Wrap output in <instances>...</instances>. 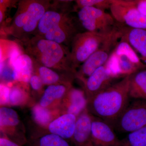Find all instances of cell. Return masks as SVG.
Wrapping results in <instances>:
<instances>
[{"label":"cell","instance_id":"cell-6","mask_svg":"<svg viewBox=\"0 0 146 146\" xmlns=\"http://www.w3.org/2000/svg\"><path fill=\"white\" fill-rule=\"evenodd\" d=\"M21 5L13 23L14 29L25 34L31 33L37 29L42 16L48 10L47 2L31 1Z\"/></svg>","mask_w":146,"mask_h":146},{"label":"cell","instance_id":"cell-17","mask_svg":"<svg viewBox=\"0 0 146 146\" xmlns=\"http://www.w3.org/2000/svg\"><path fill=\"white\" fill-rule=\"evenodd\" d=\"M77 117L72 114H63L56 118L48 126L49 133L55 134L65 140L72 141Z\"/></svg>","mask_w":146,"mask_h":146},{"label":"cell","instance_id":"cell-13","mask_svg":"<svg viewBox=\"0 0 146 146\" xmlns=\"http://www.w3.org/2000/svg\"><path fill=\"white\" fill-rule=\"evenodd\" d=\"M87 100L83 90L73 86L63 98L59 108L62 114H72L78 117L87 108Z\"/></svg>","mask_w":146,"mask_h":146},{"label":"cell","instance_id":"cell-4","mask_svg":"<svg viewBox=\"0 0 146 146\" xmlns=\"http://www.w3.org/2000/svg\"><path fill=\"white\" fill-rule=\"evenodd\" d=\"M108 62L119 78H123L140 70L146 69V65L142 62L133 48L121 38Z\"/></svg>","mask_w":146,"mask_h":146},{"label":"cell","instance_id":"cell-31","mask_svg":"<svg viewBox=\"0 0 146 146\" xmlns=\"http://www.w3.org/2000/svg\"><path fill=\"white\" fill-rule=\"evenodd\" d=\"M0 146H21L11 141L6 136H3L0 138Z\"/></svg>","mask_w":146,"mask_h":146},{"label":"cell","instance_id":"cell-11","mask_svg":"<svg viewBox=\"0 0 146 146\" xmlns=\"http://www.w3.org/2000/svg\"><path fill=\"white\" fill-rule=\"evenodd\" d=\"M117 79L109 70L106 63L97 69L83 82L87 102L112 84Z\"/></svg>","mask_w":146,"mask_h":146},{"label":"cell","instance_id":"cell-19","mask_svg":"<svg viewBox=\"0 0 146 146\" xmlns=\"http://www.w3.org/2000/svg\"><path fill=\"white\" fill-rule=\"evenodd\" d=\"M33 60L27 53H23L16 60L13 66L14 81L28 83L33 74Z\"/></svg>","mask_w":146,"mask_h":146},{"label":"cell","instance_id":"cell-26","mask_svg":"<svg viewBox=\"0 0 146 146\" xmlns=\"http://www.w3.org/2000/svg\"><path fill=\"white\" fill-rule=\"evenodd\" d=\"M121 140L120 146H146V125Z\"/></svg>","mask_w":146,"mask_h":146},{"label":"cell","instance_id":"cell-9","mask_svg":"<svg viewBox=\"0 0 146 146\" xmlns=\"http://www.w3.org/2000/svg\"><path fill=\"white\" fill-rule=\"evenodd\" d=\"M78 16L82 27L87 31L109 32L116 24L111 14L95 7H86L80 9Z\"/></svg>","mask_w":146,"mask_h":146},{"label":"cell","instance_id":"cell-16","mask_svg":"<svg viewBox=\"0 0 146 146\" xmlns=\"http://www.w3.org/2000/svg\"><path fill=\"white\" fill-rule=\"evenodd\" d=\"M79 33L74 18H72L50 30L42 37L60 44L68 45L71 44L74 36Z\"/></svg>","mask_w":146,"mask_h":146},{"label":"cell","instance_id":"cell-20","mask_svg":"<svg viewBox=\"0 0 146 146\" xmlns=\"http://www.w3.org/2000/svg\"><path fill=\"white\" fill-rule=\"evenodd\" d=\"M71 18L68 13L47 10L42 16L37 27L39 36H44L50 30L65 23Z\"/></svg>","mask_w":146,"mask_h":146},{"label":"cell","instance_id":"cell-22","mask_svg":"<svg viewBox=\"0 0 146 146\" xmlns=\"http://www.w3.org/2000/svg\"><path fill=\"white\" fill-rule=\"evenodd\" d=\"M32 117L37 125L47 127L56 118L62 115L60 108H49L35 105L31 110Z\"/></svg>","mask_w":146,"mask_h":146},{"label":"cell","instance_id":"cell-24","mask_svg":"<svg viewBox=\"0 0 146 146\" xmlns=\"http://www.w3.org/2000/svg\"><path fill=\"white\" fill-rule=\"evenodd\" d=\"M26 145L27 146H70L67 140L50 133L31 138Z\"/></svg>","mask_w":146,"mask_h":146},{"label":"cell","instance_id":"cell-5","mask_svg":"<svg viewBox=\"0 0 146 146\" xmlns=\"http://www.w3.org/2000/svg\"><path fill=\"white\" fill-rule=\"evenodd\" d=\"M121 35L118 24L116 23L107 39L79 68L76 74V78L83 83L97 69L107 63L118 44Z\"/></svg>","mask_w":146,"mask_h":146},{"label":"cell","instance_id":"cell-29","mask_svg":"<svg viewBox=\"0 0 146 146\" xmlns=\"http://www.w3.org/2000/svg\"><path fill=\"white\" fill-rule=\"evenodd\" d=\"M29 83L33 90L36 92H39L42 89L44 85L41 78L38 74H33L30 79Z\"/></svg>","mask_w":146,"mask_h":146},{"label":"cell","instance_id":"cell-27","mask_svg":"<svg viewBox=\"0 0 146 146\" xmlns=\"http://www.w3.org/2000/svg\"><path fill=\"white\" fill-rule=\"evenodd\" d=\"M112 0H78L76 1V9H80L86 7H95L105 11L110 9Z\"/></svg>","mask_w":146,"mask_h":146},{"label":"cell","instance_id":"cell-2","mask_svg":"<svg viewBox=\"0 0 146 146\" xmlns=\"http://www.w3.org/2000/svg\"><path fill=\"white\" fill-rule=\"evenodd\" d=\"M26 52L41 66L76 75L67 47L37 35L25 43Z\"/></svg>","mask_w":146,"mask_h":146},{"label":"cell","instance_id":"cell-7","mask_svg":"<svg viewBox=\"0 0 146 146\" xmlns=\"http://www.w3.org/2000/svg\"><path fill=\"white\" fill-rule=\"evenodd\" d=\"M110 9L117 23L131 28L146 30V16L138 10L133 0H112Z\"/></svg>","mask_w":146,"mask_h":146},{"label":"cell","instance_id":"cell-25","mask_svg":"<svg viewBox=\"0 0 146 146\" xmlns=\"http://www.w3.org/2000/svg\"><path fill=\"white\" fill-rule=\"evenodd\" d=\"M24 84H16L10 86L8 105L12 106H23L27 103L29 100L28 90Z\"/></svg>","mask_w":146,"mask_h":146},{"label":"cell","instance_id":"cell-21","mask_svg":"<svg viewBox=\"0 0 146 146\" xmlns=\"http://www.w3.org/2000/svg\"><path fill=\"white\" fill-rule=\"evenodd\" d=\"M129 94L131 98L146 101V69L129 76Z\"/></svg>","mask_w":146,"mask_h":146},{"label":"cell","instance_id":"cell-14","mask_svg":"<svg viewBox=\"0 0 146 146\" xmlns=\"http://www.w3.org/2000/svg\"><path fill=\"white\" fill-rule=\"evenodd\" d=\"M117 24L121 33V39L126 41L136 53L139 54L140 59L146 65V30Z\"/></svg>","mask_w":146,"mask_h":146},{"label":"cell","instance_id":"cell-10","mask_svg":"<svg viewBox=\"0 0 146 146\" xmlns=\"http://www.w3.org/2000/svg\"><path fill=\"white\" fill-rule=\"evenodd\" d=\"M21 122L17 112L7 106L0 108V127L5 136L21 146L26 145L28 140L24 133L20 131Z\"/></svg>","mask_w":146,"mask_h":146},{"label":"cell","instance_id":"cell-1","mask_svg":"<svg viewBox=\"0 0 146 146\" xmlns=\"http://www.w3.org/2000/svg\"><path fill=\"white\" fill-rule=\"evenodd\" d=\"M129 76H126L87 102L89 113L113 128L118 118L129 104Z\"/></svg>","mask_w":146,"mask_h":146},{"label":"cell","instance_id":"cell-28","mask_svg":"<svg viewBox=\"0 0 146 146\" xmlns=\"http://www.w3.org/2000/svg\"><path fill=\"white\" fill-rule=\"evenodd\" d=\"M10 87L8 84L1 82L0 85L1 106L8 105Z\"/></svg>","mask_w":146,"mask_h":146},{"label":"cell","instance_id":"cell-12","mask_svg":"<svg viewBox=\"0 0 146 146\" xmlns=\"http://www.w3.org/2000/svg\"><path fill=\"white\" fill-rule=\"evenodd\" d=\"M113 129L103 120L91 115V134L94 146H120L121 140Z\"/></svg>","mask_w":146,"mask_h":146},{"label":"cell","instance_id":"cell-15","mask_svg":"<svg viewBox=\"0 0 146 146\" xmlns=\"http://www.w3.org/2000/svg\"><path fill=\"white\" fill-rule=\"evenodd\" d=\"M91 115L86 108L78 117L72 141L75 146H94L91 134Z\"/></svg>","mask_w":146,"mask_h":146},{"label":"cell","instance_id":"cell-3","mask_svg":"<svg viewBox=\"0 0 146 146\" xmlns=\"http://www.w3.org/2000/svg\"><path fill=\"white\" fill-rule=\"evenodd\" d=\"M112 30L106 33L86 31L79 33L74 36L71 43L70 52L72 66L76 72L78 68L98 49Z\"/></svg>","mask_w":146,"mask_h":146},{"label":"cell","instance_id":"cell-8","mask_svg":"<svg viewBox=\"0 0 146 146\" xmlns=\"http://www.w3.org/2000/svg\"><path fill=\"white\" fill-rule=\"evenodd\" d=\"M146 125V101L135 100L120 115L113 129L123 133H131Z\"/></svg>","mask_w":146,"mask_h":146},{"label":"cell","instance_id":"cell-18","mask_svg":"<svg viewBox=\"0 0 146 146\" xmlns=\"http://www.w3.org/2000/svg\"><path fill=\"white\" fill-rule=\"evenodd\" d=\"M72 86V84L49 85L44 91L38 104L46 108H59L63 98Z\"/></svg>","mask_w":146,"mask_h":146},{"label":"cell","instance_id":"cell-23","mask_svg":"<svg viewBox=\"0 0 146 146\" xmlns=\"http://www.w3.org/2000/svg\"><path fill=\"white\" fill-rule=\"evenodd\" d=\"M63 73L70 74L60 72L41 65L38 69V75L41 78L44 85L48 86L55 84H72L73 80L63 78Z\"/></svg>","mask_w":146,"mask_h":146},{"label":"cell","instance_id":"cell-30","mask_svg":"<svg viewBox=\"0 0 146 146\" xmlns=\"http://www.w3.org/2000/svg\"><path fill=\"white\" fill-rule=\"evenodd\" d=\"M133 1L138 10L146 16V0H133Z\"/></svg>","mask_w":146,"mask_h":146}]
</instances>
